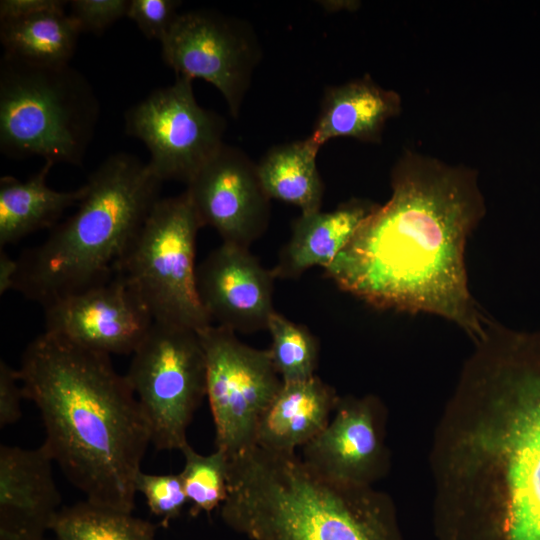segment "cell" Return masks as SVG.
I'll return each mask as SVG.
<instances>
[{
	"mask_svg": "<svg viewBox=\"0 0 540 540\" xmlns=\"http://www.w3.org/2000/svg\"><path fill=\"white\" fill-rule=\"evenodd\" d=\"M430 453L435 540H540V330L490 321Z\"/></svg>",
	"mask_w": 540,
	"mask_h": 540,
	"instance_id": "obj_1",
	"label": "cell"
},
{
	"mask_svg": "<svg viewBox=\"0 0 540 540\" xmlns=\"http://www.w3.org/2000/svg\"><path fill=\"white\" fill-rule=\"evenodd\" d=\"M391 188L326 276L376 308L434 314L478 341L489 318L472 298L465 266L467 240L486 212L477 172L405 151Z\"/></svg>",
	"mask_w": 540,
	"mask_h": 540,
	"instance_id": "obj_2",
	"label": "cell"
},
{
	"mask_svg": "<svg viewBox=\"0 0 540 540\" xmlns=\"http://www.w3.org/2000/svg\"><path fill=\"white\" fill-rule=\"evenodd\" d=\"M18 373L24 398L41 413L44 445L68 480L88 502L132 513L151 432L110 355L44 332L26 347Z\"/></svg>",
	"mask_w": 540,
	"mask_h": 540,
	"instance_id": "obj_3",
	"label": "cell"
},
{
	"mask_svg": "<svg viewBox=\"0 0 540 540\" xmlns=\"http://www.w3.org/2000/svg\"><path fill=\"white\" fill-rule=\"evenodd\" d=\"M223 522L250 540H402L391 498L327 478L293 453L229 457Z\"/></svg>",
	"mask_w": 540,
	"mask_h": 540,
	"instance_id": "obj_4",
	"label": "cell"
},
{
	"mask_svg": "<svg viewBox=\"0 0 540 540\" xmlns=\"http://www.w3.org/2000/svg\"><path fill=\"white\" fill-rule=\"evenodd\" d=\"M162 183L136 156H108L85 183L76 212L17 260L14 290L44 307L110 280L160 199Z\"/></svg>",
	"mask_w": 540,
	"mask_h": 540,
	"instance_id": "obj_5",
	"label": "cell"
},
{
	"mask_svg": "<svg viewBox=\"0 0 540 540\" xmlns=\"http://www.w3.org/2000/svg\"><path fill=\"white\" fill-rule=\"evenodd\" d=\"M99 116L100 104L92 85L70 64L37 66L2 56V154L80 166Z\"/></svg>",
	"mask_w": 540,
	"mask_h": 540,
	"instance_id": "obj_6",
	"label": "cell"
},
{
	"mask_svg": "<svg viewBox=\"0 0 540 540\" xmlns=\"http://www.w3.org/2000/svg\"><path fill=\"white\" fill-rule=\"evenodd\" d=\"M202 225L186 191L160 198L116 274L135 291L154 322L200 331L212 321L196 283V240Z\"/></svg>",
	"mask_w": 540,
	"mask_h": 540,
	"instance_id": "obj_7",
	"label": "cell"
},
{
	"mask_svg": "<svg viewBox=\"0 0 540 540\" xmlns=\"http://www.w3.org/2000/svg\"><path fill=\"white\" fill-rule=\"evenodd\" d=\"M148 421L157 450H181L206 396V359L197 331L154 322L125 375Z\"/></svg>",
	"mask_w": 540,
	"mask_h": 540,
	"instance_id": "obj_8",
	"label": "cell"
},
{
	"mask_svg": "<svg viewBox=\"0 0 540 540\" xmlns=\"http://www.w3.org/2000/svg\"><path fill=\"white\" fill-rule=\"evenodd\" d=\"M198 334L205 352L206 396L215 425V446L231 457L255 445L259 420L283 381L269 349L250 347L219 325Z\"/></svg>",
	"mask_w": 540,
	"mask_h": 540,
	"instance_id": "obj_9",
	"label": "cell"
},
{
	"mask_svg": "<svg viewBox=\"0 0 540 540\" xmlns=\"http://www.w3.org/2000/svg\"><path fill=\"white\" fill-rule=\"evenodd\" d=\"M192 82L176 77L125 112L126 133L145 144L147 163L162 182L188 184L224 144L225 119L198 104Z\"/></svg>",
	"mask_w": 540,
	"mask_h": 540,
	"instance_id": "obj_10",
	"label": "cell"
},
{
	"mask_svg": "<svg viewBox=\"0 0 540 540\" xmlns=\"http://www.w3.org/2000/svg\"><path fill=\"white\" fill-rule=\"evenodd\" d=\"M160 43L163 61L176 77L212 84L232 117L239 116L262 54L246 21L206 9L181 12Z\"/></svg>",
	"mask_w": 540,
	"mask_h": 540,
	"instance_id": "obj_11",
	"label": "cell"
},
{
	"mask_svg": "<svg viewBox=\"0 0 540 540\" xmlns=\"http://www.w3.org/2000/svg\"><path fill=\"white\" fill-rule=\"evenodd\" d=\"M43 308L44 332L107 355L133 354L154 323L135 291L117 274Z\"/></svg>",
	"mask_w": 540,
	"mask_h": 540,
	"instance_id": "obj_12",
	"label": "cell"
},
{
	"mask_svg": "<svg viewBox=\"0 0 540 540\" xmlns=\"http://www.w3.org/2000/svg\"><path fill=\"white\" fill-rule=\"evenodd\" d=\"M185 191L202 227L215 229L222 243L249 249L268 227L270 198L257 163L237 147L223 144Z\"/></svg>",
	"mask_w": 540,
	"mask_h": 540,
	"instance_id": "obj_13",
	"label": "cell"
},
{
	"mask_svg": "<svg viewBox=\"0 0 540 540\" xmlns=\"http://www.w3.org/2000/svg\"><path fill=\"white\" fill-rule=\"evenodd\" d=\"M386 411L374 395L340 397L333 418L302 447L303 461L337 482L370 485L388 470Z\"/></svg>",
	"mask_w": 540,
	"mask_h": 540,
	"instance_id": "obj_14",
	"label": "cell"
},
{
	"mask_svg": "<svg viewBox=\"0 0 540 540\" xmlns=\"http://www.w3.org/2000/svg\"><path fill=\"white\" fill-rule=\"evenodd\" d=\"M272 270L249 249L222 243L197 266V291L211 321L235 333L267 329L273 307Z\"/></svg>",
	"mask_w": 540,
	"mask_h": 540,
	"instance_id": "obj_15",
	"label": "cell"
},
{
	"mask_svg": "<svg viewBox=\"0 0 540 540\" xmlns=\"http://www.w3.org/2000/svg\"><path fill=\"white\" fill-rule=\"evenodd\" d=\"M53 458L35 449L0 447V540H43L61 509Z\"/></svg>",
	"mask_w": 540,
	"mask_h": 540,
	"instance_id": "obj_16",
	"label": "cell"
},
{
	"mask_svg": "<svg viewBox=\"0 0 540 540\" xmlns=\"http://www.w3.org/2000/svg\"><path fill=\"white\" fill-rule=\"evenodd\" d=\"M400 95L369 75L328 86L310 137L320 147L337 137L379 143L386 123L401 112Z\"/></svg>",
	"mask_w": 540,
	"mask_h": 540,
	"instance_id": "obj_17",
	"label": "cell"
},
{
	"mask_svg": "<svg viewBox=\"0 0 540 540\" xmlns=\"http://www.w3.org/2000/svg\"><path fill=\"white\" fill-rule=\"evenodd\" d=\"M339 398L317 375L283 382L259 420L255 445L268 451L296 452L326 427Z\"/></svg>",
	"mask_w": 540,
	"mask_h": 540,
	"instance_id": "obj_18",
	"label": "cell"
},
{
	"mask_svg": "<svg viewBox=\"0 0 540 540\" xmlns=\"http://www.w3.org/2000/svg\"><path fill=\"white\" fill-rule=\"evenodd\" d=\"M377 205L353 198L333 211L301 214L272 269L275 278H295L313 266L326 269Z\"/></svg>",
	"mask_w": 540,
	"mask_h": 540,
	"instance_id": "obj_19",
	"label": "cell"
},
{
	"mask_svg": "<svg viewBox=\"0 0 540 540\" xmlns=\"http://www.w3.org/2000/svg\"><path fill=\"white\" fill-rule=\"evenodd\" d=\"M53 164L44 165L26 180L13 176L0 179V247L51 227L65 210L83 198L85 184L72 191H56L47 185Z\"/></svg>",
	"mask_w": 540,
	"mask_h": 540,
	"instance_id": "obj_20",
	"label": "cell"
},
{
	"mask_svg": "<svg viewBox=\"0 0 540 540\" xmlns=\"http://www.w3.org/2000/svg\"><path fill=\"white\" fill-rule=\"evenodd\" d=\"M81 33L65 9L0 20L3 55L37 66L70 64Z\"/></svg>",
	"mask_w": 540,
	"mask_h": 540,
	"instance_id": "obj_21",
	"label": "cell"
},
{
	"mask_svg": "<svg viewBox=\"0 0 540 540\" xmlns=\"http://www.w3.org/2000/svg\"><path fill=\"white\" fill-rule=\"evenodd\" d=\"M319 149L310 136L271 147L257 163L268 197L297 206L301 214L320 211L324 184L316 162Z\"/></svg>",
	"mask_w": 540,
	"mask_h": 540,
	"instance_id": "obj_22",
	"label": "cell"
},
{
	"mask_svg": "<svg viewBox=\"0 0 540 540\" xmlns=\"http://www.w3.org/2000/svg\"><path fill=\"white\" fill-rule=\"evenodd\" d=\"M51 530L57 540H156L151 522L87 500L61 508Z\"/></svg>",
	"mask_w": 540,
	"mask_h": 540,
	"instance_id": "obj_23",
	"label": "cell"
},
{
	"mask_svg": "<svg viewBox=\"0 0 540 540\" xmlns=\"http://www.w3.org/2000/svg\"><path fill=\"white\" fill-rule=\"evenodd\" d=\"M272 362L283 382L303 381L315 376L319 342L309 329L275 311L268 322Z\"/></svg>",
	"mask_w": 540,
	"mask_h": 540,
	"instance_id": "obj_24",
	"label": "cell"
},
{
	"mask_svg": "<svg viewBox=\"0 0 540 540\" xmlns=\"http://www.w3.org/2000/svg\"><path fill=\"white\" fill-rule=\"evenodd\" d=\"M180 451L185 464L179 474L191 503L190 513L192 516L201 512L209 514L227 498L229 457L220 449L208 455L200 454L189 443Z\"/></svg>",
	"mask_w": 540,
	"mask_h": 540,
	"instance_id": "obj_25",
	"label": "cell"
},
{
	"mask_svg": "<svg viewBox=\"0 0 540 540\" xmlns=\"http://www.w3.org/2000/svg\"><path fill=\"white\" fill-rule=\"evenodd\" d=\"M136 491L143 494L150 511L161 519L163 527L177 518L188 502L180 474L153 475L140 471Z\"/></svg>",
	"mask_w": 540,
	"mask_h": 540,
	"instance_id": "obj_26",
	"label": "cell"
},
{
	"mask_svg": "<svg viewBox=\"0 0 540 540\" xmlns=\"http://www.w3.org/2000/svg\"><path fill=\"white\" fill-rule=\"evenodd\" d=\"M180 6L181 2L176 0H131L127 17L147 39L161 42L180 14Z\"/></svg>",
	"mask_w": 540,
	"mask_h": 540,
	"instance_id": "obj_27",
	"label": "cell"
},
{
	"mask_svg": "<svg viewBox=\"0 0 540 540\" xmlns=\"http://www.w3.org/2000/svg\"><path fill=\"white\" fill-rule=\"evenodd\" d=\"M127 0H73L68 14L81 32L102 34L108 27L124 16L129 7Z\"/></svg>",
	"mask_w": 540,
	"mask_h": 540,
	"instance_id": "obj_28",
	"label": "cell"
},
{
	"mask_svg": "<svg viewBox=\"0 0 540 540\" xmlns=\"http://www.w3.org/2000/svg\"><path fill=\"white\" fill-rule=\"evenodd\" d=\"M18 370L0 361V426L17 422L21 417V400L24 398Z\"/></svg>",
	"mask_w": 540,
	"mask_h": 540,
	"instance_id": "obj_29",
	"label": "cell"
},
{
	"mask_svg": "<svg viewBox=\"0 0 540 540\" xmlns=\"http://www.w3.org/2000/svg\"><path fill=\"white\" fill-rule=\"evenodd\" d=\"M62 0H1L0 20L24 17L48 10L65 9Z\"/></svg>",
	"mask_w": 540,
	"mask_h": 540,
	"instance_id": "obj_30",
	"label": "cell"
},
{
	"mask_svg": "<svg viewBox=\"0 0 540 540\" xmlns=\"http://www.w3.org/2000/svg\"><path fill=\"white\" fill-rule=\"evenodd\" d=\"M18 273V261L10 258L6 252L1 249L0 253V294L14 289Z\"/></svg>",
	"mask_w": 540,
	"mask_h": 540,
	"instance_id": "obj_31",
	"label": "cell"
}]
</instances>
